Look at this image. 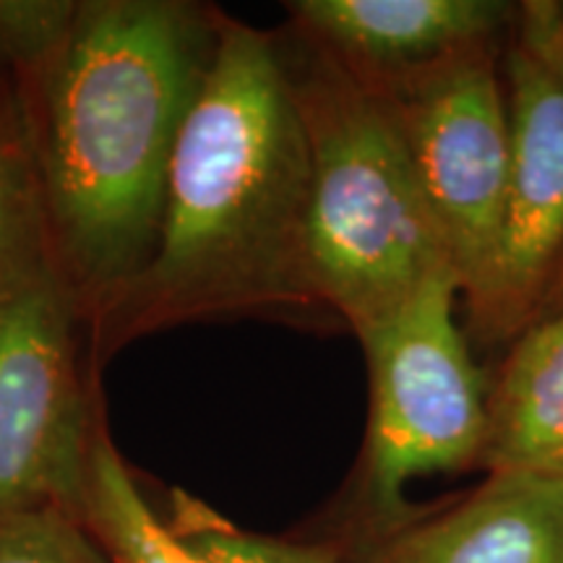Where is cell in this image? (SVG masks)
Masks as SVG:
<instances>
[{
    "label": "cell",
    "instance_id": "10",
    "mask_svg": "<svg viewBox=\"0 0 563 563\" xmlns=\"http://www.w3.org/2000/svg\"><path fill=\"white\" fill-rule=\"evenodd\" d=\"M493 473L563 477V313L530 329L488 394Z\"/></svg>",
    "mask_w": 563,
    "mask_h": 563
},
{
    "label": "cell",
    "instance_id": "8",
    "mask_svg": "<svg viewBox=\"0 0 563 563\" xmlns=\"http://www.w3.org/2000/svg\"><path fill=\"white\" fill-rule=\"evenodd\" d=\"M290 9L323 55L378 91L493 45L517 13L498 0H298Z\"/></svg>",
    "mask_w": 563,
    "mask_h": 563
},
{
    "label": "cell",
    "instance_id": "12",
    "mask_svg": "<svg viewBox=\"0 0 563 563\" xmlns=\"http://www.w3.org/2000/svg\"><path fill=\"white\" fill-rule=\"evenodd\" d=\"M45 224L34 146L11 118H0V272Z\"/></svg>",
    "mask_w": 563,
    "mask_h": 563
},
{
    "label": "cell",
    "instance_id": "4",
    "mask_svg": "<svg viewBox=\"0 0 563 563\" xmlns=\"http://www.w3.org/2000/svg\"><path fill=\"white\" fill-rule=\"evenodd\" d=\"M70 290L45 224L0 272V519L81 504L95 435Z\"/></svg>",
    "mask_w": 563,
    "mask_h": 563
},
{
    "label": "cell",
    "instance_id": "2",
    "mask_svg": "<svg viewBox=\"0 0 563 563\" xmlns=\"http://www.w3.org/2000/svg\"><path fill=\"white\" fill-rule=\"evenodd\" d=\"M311 141L272 37L224 21L167 173L152 264L131 290L167 313L311 300Z\"/></svg>",
    "mask_w": 563,
    "mask_h": 563
},
{
    "label": "cell",
    "instance_id": "14",
    "mask_svg": "<svg viewBox=\"0 0 563 563\" xmlns=\"http://www.w3.org/2000/svg\"><path fill=\"white\" fill-rule=\"evenodd\" d=\"M209 563H332L321 548L290 545L243 532L207 509H188L178 530Z\"/></svg>",
    "mask_w": 563,
    "mask_h": 563
},
{
    "label": "cell",
    "instance_id": "9",
    "mask_svg": "<svg viewBox=\"0 0 563 563\" xmlns=\"http://www.w3.org/2000/svg\"><path fill=\"white\" fill-rule=\"evenodd\" d=\"M376 563H563V477L493 473L460 506L399 532Z\"/></svg>",
    "mask_w": 563,
    "mask_h": 563
},
{
    "label": "cell",
    "instance_id": "11",
    "mask_svg": "<svg viewBox=\"0 0 563 563\" xmlns=\"http://www.w3.org/2000/svg\"><path fill=\"white\" fill-rule=\"evenodd\" d=\"M81 511L112 563H209L162 525L104 433H95L81 490Z\"/></svg>",
    "mask_w": 563,
    "mask_h": 563
},
{
    "label": "cell",
    "instance_id": "1",
    "mask_svg": "<svg viewBox=\"0 0 563 563\" xmlns=\"http://www.w3.org/2000/svg\"><path fill=\"white\" fill-rule=\"evenodd\" d=\"M217 34L186 3H76L42 66L34 141L47 238L70 287L131 290L152 264L173 152Z\"/></svg>",
    "mask_w": 563,
    "mask_h": 563
},
{
    "label": "cell",
    "instance_id": "13",
    "mask_svg": "<svg viewBox=\"0 0 563 563\" xmlns=\"http://www.w3.org/2000/svg\"><path fill=\"white\" fill-rule=\"evenodd\" d=\"M0 563H112L63 514L37 509L0 519Z\"/></svg>",
    "mask_w": 563,
    "mask_h": 563
},
{
    "label": "cell",
    "instance_id": "3",
    "mask_svg": "<svg viewBox=\"0 0 563 563\" xmlns=\"http://www.w3.org/2000/svg\"><path fill=\"white\" fill-rule=\"evenodd\" d=\"M295 87L311 141L308 295L357 332L454 269L389 100L329 55Z\"/></svg>",
    "mask_w": 563,
    "mask_h": 563
},
{
    "label": "cell",
    "instance_id": "7",
    "mask_svg": "<svg viewBox=\"0 0 563 563\" xmlns=\"http://www.w3.org/2000/svg\"><path fill=\"white\" fill-rule=\"evenodd\" d=\"M506 47L511 173L496 277L477 319L525 321L563 264V26L559 0L517 5Z\"/></svg>",
    "mask_w": 563,
    "mask_h": 563
},
{
    "label": "cell",
    "instance_id": "6",
    "mask_svg": "<svg viewBox=\"0 0 563 563\" xmlns=\"http://www.w3.org/2000/svg\"><path fill=\"white\" fill-rule=\"evenodd\" d=\"M415 178L473 308L488 298L501 253L511 139L493 45L384 89Z\"/></svg>",
    "mask_w": 563,
    "mask_h": 563
},
{
    "label": "cell",
    "instance_id": "5",
    "mask_svg": "<svg viewBox=\"0 0 563 563\" xmlns=\"http://www.w3.org/2000/svg\"><path fill=\"white\" fill-rule=\"evenodd\" d=\"M460 292L456 274L441 272L397 311L357 329L371 373L368 493L389 517L415 477L483 456L490 389L454 319Z\"/></svg>",
    "mask_w": 563,
    "mask_h": 563
},
{
    "label": "cell",
    "instance_id": "15",
    "mask_svg": "<svg viewBox=\"0 0 563 563\" xmlns=\"http://www.w3.org/2000/svg\"><path fill=\"white\" fill-rule=\"evenodd\" d=\"M76 3H0V42L24 60L45 63L66 34Z\"/></svg>",
    "mask_w": 563,
    "mask_h": 563
},
{
    "label": "cell",
    "instance_id": "16",
    "mask_svg": "<svg viewBox=\"0 0 563 563\" xmlns=\"http://www.w3.org/2000/svg\"><path fill=\"white\" fill-rule=\"evenodd\" d=\"M559 19H561V26H563V0H559Z\"/></svg>",
    "mask_w": 563,
    "mask_h": 563
}]
</instances>
